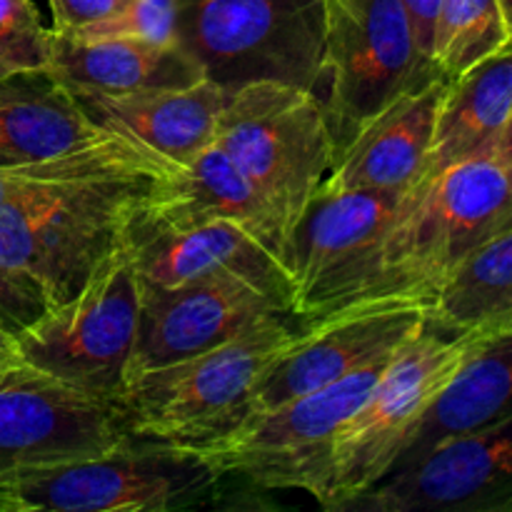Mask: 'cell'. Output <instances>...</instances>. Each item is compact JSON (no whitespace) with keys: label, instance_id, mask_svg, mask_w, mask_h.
Here are the masks:
<instances>
[{"label":"cell","instance_id":"obj_3","mask_svg":"<svg viewBox=\"0 0 512 512\" xmlns=\"http://www.w3.org/2000/svg\"><path fill=\"white\" fill-rule=\"evenodd\" d=\"M290 315H270L193 358L128 375L118 393L128 440L208 453L253 418L255 390L298 340Z\"/></svg>","mask_w":512,"mask_h":512},{"label":"cell","instance_id":"obj_5","mask_svg":"<svg viewBox=\"0 0 512 512\" xmlns=\"http://www.w3.org/2000/svg\"><path fill=\"white\" fill-rule=\"evenodd\" d=\"M475 350L478 345L425 323L390 358L373 390L335 433L318 500L325 510L340 512L388 478L430 405Z\"/></svg>","mask_w":512,"mask_h":512},{"label":"cell","instance_id":"obj_16","mask_svg":"<svg viewBox=\"0 0 512 512\" xmlns=\"http://www.w3.org/2000/svg\"><path fill=\"white\" fill-rule=\"evenodd\" d=\"M125 245L143 285L173 288L208 275H233L255 285L283 313H293V285L283 263L230 220L183 230L140 228L130 223Z\"/></svg>","mask_w":512,"mask_h":512},{"label":"cell","instance_id":"obj_6","mask_svg":"<svg viewBox=\"0 0 512 512\" xmlns=\"http://www.w3.org/2000/svg\"><path fill=\"white\" fill-rule=\"evenodd\" d=\"M215 145L253 180L290 233L335 163V143L318 93L258 80L228 90Z\"/></svg>","mask_w":512,"mask_h":512},{"label":"cell","instance_id":"obj_23","mask_svg":"<svg viewBox=\"0 0 512 512\" xmlns=\"http://www.w3.org/2000/svg\"><path fill=\"white\" fill-rule=\"evenodd\" d=\"M428 325L478 348L512 333V225L445 278L430 300Z\"/></svg>","mask_w":512,"mask_h":512},{"label":"cell","instance_id":"obj_24","mask_svg":"<svg viewBox=\"0 0 512 512\" xmlns=\"http://www.w3.org/2000/svg\"><path fill=\"white\" fill-rule=\"evenodd\" d=\"M508 413H512V333L480 345L465 360L420 420L390 475L413 465L443 440L483 428Z\"/></svg>","mask_w":512,"mask_h":512},{"label":"cell","instance_id":"obj_20","mask_svg":"<svg viewBox=\"0 0 512 512\" xmlns=\"http://www.w3.org/2000/svg\"><path fill=\"white\" fill-rule=\"evenodd\" d=\"M75 98L103 128L125 135L168 163L185 165L215 143L228 90L203 78L185 88Z\"/></svg>","mask_w":512,"mask_h":512},{"label":"cell","instance_id":"obj_7","mask_svg":"<svg viewBox=\"0 0 512 512\" xmlns=\"http://www.w3.org/2000/svg\"><path fill=\"white\" fill-rule=\"evenodd\" d=\"M178 43L225 90L275 80L320 93L323 0H183Z\"/></svg>","mask_w":512,"mask_h":512},{"label":"cell","instance_id":"obj_10","mask_svg":"<svg viewBox=\"0 0 512 512\" xmlns=\"http://www.w3.org/2000/svg\"><path fill=\"white\" fill-rule=\"evenodd\" d=\"M393 355L278 408L255 413L203 455L223 478L233 475L263 490H300L320 500L335 433L373 390Z\"/></svg>","mask_w":512,"mask_h":512},{"label":"cell","instance_id":"obj_35","mask_svg":"<svg viewBox=\"0 0 512 512\" xmlns=\"http://www.w3.org/2000/svg\"><path fill=\"white\" fill-rule=\"evenodd\" d=\"M5 73H10V70H5L3 65H0V75H5Z\"/></svg>","mask_w":512,"mask_h":512},{"label":"cell","instance_id":"obj_1","mask_svg":"<svg viewBox=\"0 0 512 512\" xmlns=\"http://www.w3.org/2000/svg\"><path fill=\"white\" fill-rule=\"evenodd\" d=\"M175 165L125 135L0 170V263L50 305L78 293L125 240L155 180Z\"/></svg>","mask_w":512,"mask_h":512},{"label":"cell","instance_id":"obj_30","mask_svg":"<svg viewBox=\"0 0 512 512\" xmlns=\"http://www.w3.org/2000/svg\"><path fill=\"white\" fill-rule=\"evenodd\" d=\"M400 3L405 5V13H408L410 23H413L415 38H418L420 48L430 55L440 0H400ZM430 58H433V55H430Z\"/></svg>","mask_w":512,"mask_h":512},{"label":"cell","instance_id":"obj_25","mask_svg":"<svg viewBox=\"0 0 512 512\" xmlns=\"http://www.w3.org/2000/svg\"><path fill=\"white\" fill-rule=\"evenodd\" d=\"M508 43L498 0H440L430 55L445 78H458Z\"/></svg>","mask_w":512,"mask_h":512},{"label":"cell","instance_id":"obj_31","mask_svg":"<svg viewBox=\"0 0 512 512\" xmlns=\"http://www.w3.org/2000/svg\"><path fill=\"white\" fill-rule=\"evenodd\" d=\"M495 155H498V158L503 160L505 165H508V170L512 173V115H510L508 125H505L503 135H500L498 148H495Z\"/></svg>","mask_w":512,"mask_h":512},{"label":"cell","instance_id":"obj_4","mask_svg":"<svg viewBox=\"0 0 512 512\" xmlns=\"http://www.w3.org/2000/svg\"><path fill=\"white\" fill-rule=\"evenodd\" d=\"M223 475L205 455L128 440L95 458L0 475V512H175L210 503Z\"/></svg>","mask_w":512,"mask_h":512},{"label":"cell","instance_id":"obj_34","mask_svg":"<svg viewBox=\"0 0 512 512\" xmlns=\"http://www.w3.org/2000/svg\"><path fill=\"white\" fill-rule=\"evenodd\" d=\"M0 343H5V345H10V348H13V343H10V340H8V338H5V335H3V333H0Z\"/></svg>","mask_w":512,"mask_h":512},{"label":"cell","instance_id":"obj_29","mask_svg":"<svg viewBox=\"0 0 512 512\" xmlns=\"http://www.w3.org/2000/svg\"><path fill=\"white\" fill-rule=\"evenodd\" d=\"M50 13H53L55 33H73V30L85 28L90 23L105 20L108 15L118 13L125 0H48Z\"/></svg>","mask_w":512,"mask_h":512},{"label":"cell","instance_id":"obj_27","mask_svg":"<svg viewBox=\"0 0 512 512\" xmlns=\"http://www.w3.org/2000/svg\"><path fill=\"white\" fill-rule=\"evenodd\" d=\"M53 28H45L33 0H0V65L10 73L48 68Z\"/></svg>","mask_w":512,"mask_h":512},{"label":"cell","instance_id":"obj_15","mask_svg":"<svg viewBox=\"0 0 512 512\" xmlns=\"http://www.w3.org/2000/svg\"><path fill=\"white\" fill-rule=\"evenodd\" d=\"M270 315L288 313L233 275H208L173 288L140 283V318L128 375L218 348Z\"/></svg>","mask_w":512,"mask_h":512},{"label":"cell","instance_id":"obj_18","mask_svg":"<svg viewBox=\"0 0 512 512\" xmlns=\"http://www.w3.org/2000/svg\"><path fill=\"white\" fill-rule=\"evenodd\" d=\"M450 78H438L385 105L335 155L325 190H390L408 193L423 178L435 118Z\"/></svg>","mask_w":512,"mask_h":512},{"label":"cell","instance_id":"obj_11","mask_svg":"<svg viewBox=\"0 0 512 512\" xmlns=\"http://www.w3.org/2000/svg\"><path fill=\"white\" fill-rule=\"evenodd\" d=\"M128 443L118 400L33 365L0 368V475L95 458Z\"/></svg>","mask_w":512,"mask_h":512},{"label":"cell","instance_id":"obj_8","mask_svg":"<svg viewBox=\"0 0 512 512\" xmlns=\"http://www.w3.org/2000/svg\"><path fill=\"white\" fill-rule=\"evenodd\" d=\"M323 100L335 155L395 98L445 78L400 0H323Z\"/></svg>","mask_w":512,"mask_h":512},{"label":"cell","instance_id":"obj_17","mask_svg":"<svg viewBox=\"0 0 512 512\" xmlns=\"http://www.w3.org/2000/svg\"><path fill=\"white\" fill-rule=\"evenodd\" d=\"M213 220L240 225L283 263L288 238L283 223L253 180L215 143L190 163L175 165L168 175L155 180L133 225L183 230Z\"/></svg>","mask_w":512,"mask_h":512},{"label":"cell","instance_id":"obj_12","mask_svg":"<svg viewBox=\"0 0 512 512\" xmlns=\"http://www.w3.org/2000/svg\"><path fill=\"white\" fill-rule=\"evenodd\" d=\"M428 310L420 295H378L300 325L298 340L255 390L253 415L398 353L425 328Z\"/></svg>","mask_w":512,"mask_h":512},{"label":"cell","instance_id":"obj_28","mask_svg":"<svg viewBox=\"0 0 512 512\" xmlns=\"http://www.w3.org/2000/svg\"><path fill=\"white\" fill-rule=\"evenodd\" d=\"M48 308L50 300L33 280L0 263V333L10 343Z\"/></svg>","mask_w":512,"mask_h":512},{"label":"cell","instance_id":"obj_2","mask_svg":"<svg viewBox=\"0 0 512 512\" xmlns=\"http://www.w3.org/2000/svg\"><path fill=\"white\" fill-rule=\"evenodd\" d=\"M512 225V173L495 153L455 163L420 180L370 250L340 308L378 295L435 290L470 253Z\"/></svg>","mask_w":512,"mask_h":512},{"label":"cell","instance_id":"obj_13","mask_svg":"<svg viewBox=\"0 0 512 512\" xmlns=\"http://www.w3.org/2000/svg\"><path fill=\"white\" fill-rule=\"evenodd\" d=\"M405 193L320 188L283 248L293 285V318L313 323L340 308L370 250L393 223Z\"/></svg>","mask_w":512,"mask_h":512},{"label":"cell","instance_id":"obj_32","mask_svg":"<svg viewBox=\"0 0 512 512\" xmlns=\"http://www.w3.org/2000/svg\"><path fill=\"white\" fill-rule=\"evenodd\" d=\"M500 3V10H503V18L505 23H508V30H510V40H512V0H498Z\"/></svg>","mask_w":512,"mask_h":512},{"label":"cell","instance_id":"obj_14","mask_svg":"<svg viewBox=\"0 0 512 512\" xmlns=\"http://www.w3.org/2000/svg\"><path fill=\"white\" fill-rule=\"evenodd\" d=\"M340 512H512V413L443 440Z\"/></svg>","mask_w":512,"mask_h":512},{"label":"cell","instance_id":"obj_22","mask_svg":"<svg viewBox=\"0 0 512 512\" xmlns=\"http://www.w3.org/2000/svg\"><path fill=\"white\" fill-rule=\"evenodd\" d=\"M510 115L512 40L463 75L448 80L420 180L475 155L495 153Z\"/></svg>","mask_w":512,"mask_h":512},{"label":"cell","instance_id":"obj_19","mask_svg":"<svg viewBox=\"0 0 512 512\" xmlns=\"http://www.w3.org/2000/svg\"><path fill=\"white\" fill-rule=\"evenodd\" d=\"M50 68L0 75V170L60 158L115 138Z\"/></svg>","mask_w":512,"mask_h":512},{"label":"cell","instance_id":"obj_33","mask_svg":"<svg viewBox=\"0 0 512 512\" xmlns=\"http://www.w3.org/2000/svg\"><path fill=\"white\" fill-rule=\"evenodd\" d=\"M13 360H15L13 348H10V345H5V343H0V368H3V365H8V363H13Z\"/></svg>","mask_w":512,"mask_h":512},{"label":"cell","instance_id":"obj_9","mask_svg":"<svg viewBox=\"0 0 512 512\" xmlns=\"http://www.w3.org/2000/svg\"><path fill=\"white\" fill-rule=\"evenodd\" d=\"M140 318V278L123 243L68 300L13 340L15 358L63 383L118 398Z\"/></svg>","mask_w":512,"mask_h":512},{"label":"cell","instance_id":"obj_21","mask_svg":"<svg viewBox=\"0 0 512 512\" xmlns=\"http://www.w3.org/2000/svg\"><path fill=\"white\" fill-rule=\"evenodd\" d=\"M48 68L75 95H125L143 90L185 88L205 78L198 60L180 43L148 40H83L55 33Z\"/></svg>","mask_w":512,"mask_h":512},{"label":"cell","instance_id":"obj_26","mask_svg":"<svg viewBox=\"0 0 512 512\" xmlns=\"http://www.w3.org/2000/svg\"><path fill=\"white\" fill-rule=\"evenodd\" d=\"M183 0H125L118 13L105 20L73 30L65 38L83 40H148V43H178V20ZM63 35V33H60Z\"/></svg>","mask_w":512,"mask_h":512}]
</instances>
